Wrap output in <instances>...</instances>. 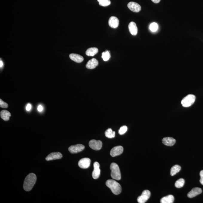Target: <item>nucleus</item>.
Segmentation results:
<instances>
[{
    "mask_svg": "<svg viewBox=\"0 0 203 203\" xmlns=\"http://www.w3.org/2000/svg\"><path fill=\"white\" fill-rule=\"evenodd\" d=\"M174 197L172 195H169L163 197L161 199V203H172L174 201Z\"/></svg>",
    "mask_w": 203,
    "mask_h": 203,
    "instance_id": "aec40b11",
    "label": "nucleus"
},
{
    "mask_svg": "<svg viewBox=\"0 0 203 203\" xmlns=\"http://www.w3.org/2000/svg\"><path fill=\"white\" fill-rule=\"evenodd\" d=\"M111 55L110 52L108 50H106V52H103L102 54V58L103 60L105 61H108L110 59Z\"/></svg>",
    "mask_w": 203,
    "mask_h": 203,
    "instance_id": "b1692460",
    "label": "nucleus"
},
{
    "mask_svg": "<svg viewBox=\"0 0 203 203\" xmlns=\"http://www.w3.org/2000/svg\"><path fill=\"white\" fill-rule=\"evenodd\" d=\"M36 181V176L35 174L30 173L28 175L25 179L23 188L25 191L29 192L34 186Z\"/></svg>",
    "mask_w": 203,
    "mask_h": 203,
    "instance_id": "f257e3e1",
    "label": "nucleus"
},
{
    "mask_svg": "<svg viewBox=\"0 0 203 203\" xmlns=\"http://www.w3.org/2000/svg\"><path fill=\"white\" fill-rule=\"evenodd\" d=\"M128 128L126 126H123L121 127L120 128L119 131V133L120 134V135H123L124 134H125L126 131H127Z\"/></svg>",
    "mask_w": 203,
    "mask_h": 203,
    "instance_id": "cd10ccee",
    "label": "nucleus"
},
{
    "mask_svg": "<svg viewBox=\"0 0 203 203\" xmlns=\"http://www.w3.org/2000/svg\"><path fill=\"white\" fill-rule=\"evenodd\" d=\"M154 3L158 4L160 2L161 0H151Z\"/></svg>",
    "mask_w": 203,
    "mask_h": 203,
    "instance_id": "473e14b6",
    "label": "nucleus"
},
{
    "mask_svg": "<svg viewBox=\"0 0 203 203\" xmlns=\"http://www.w3.org/2000/svg\"><path fill=\"white\" fill-rule=\"evenodd\" d=\"M162 142L164 145L169 146H172L175 144L176 140L172 137H165L162 140Z\"/></svg>",
    "mask_w": 203,
    "mask_h": 203,
    "instance_id": "dca6fc26",
    "label": "nucleus"
},
{
    "mask_svg": "<svg viewBox=\"0 0 203 203\" xmlns=\"http://www.w3.org/2000/svg\"><path fill=\"white\" fill-rule=\"evenodd\" d=\"M85 148V146L83 144H77L71 146L68 148V150L71 154H76L82 151Z\"/></svg>",
    "mask_w": 203,
    "mask_h": 203,
    "instance_id": "0eeeda50",
    "label": "nucleus"
},
{
    "mask_svg": "<svg viewBox=\"0 0 203 203\" xmlns=\"http://www.w3.org/2000/svg\"><path fill=\"white\" fill-rule=\"evenodd\" d=\"M196 97L193 94H188L184 97L181 101L182 106L184 107H188L192 106L195 103Z\"/></svg>",
    "mask_w": 203,
    "mask_h": 203,
    "instance_id": "20e7f679",
    "label": "nucleus"
},
{
    "mask_svg": "<svg viewBox=\"0 0 203 203\" xmlns=\"http://www.w3.org/2000/svg\"><path fill=\"white\" fill-rule=\"evenodd\" d=\"M200 176H201L200 182L201 184L203 185V170L201 171V172H200Z\"/></svg>",
    "mask_w": 203,
    "mask_h": 203,
    "instance_id": "c756f323",
    "label": "nucleus"
},
{
    "mask_svg": "<svg viewBox=\"0 0 203 203\" xmlns=\"http://www.w3.org/2000/svg\"><path fill=\"white\" fill-rule=\"evenodd\" d=\"M98 52V49L96 48H89L86 51V54L88 56H94Z\"/></svg>",
    "mask_w": 203,
    "mask_h": 203,
    "instance_id": "412c9836",
    "label": "nucleus"
},
{
    "mask_svg": "<svg viewBox=\"0 0 203 203\" xmlns=\"http://www.w3.org/2000/svg\"><path fill=\"white\" fill-rule=\"evenodd\" d=\"M43 108L42 105H39L37 107V110L39 112H41L43 111Z\"/></svg>",
    "mask_w": 203,
    "mask_h": 203,
    "instance_id": "2f4dec72",
    "label": "nucleus"
},
{
    "mask_svg": "<svg viewBox=\"0 0 203 203\" xmlns=\"http://www.w3.org/2000/svg\"><path fill=\"white\" fill-rule=\"evenodd\" d=\"M111 170V176L112 178L117 180H120L121 179V173L119 166L117 164L112 163L110 165Z\"/></svg>",
    "mask_w": 203,
    "mask_h": 203,
    "instance_id": "7ed1b4c3",
    "label": "nucleus"
},
{
    "mask_svg": "<svg viewBox=\"0 0 203 203\" xmlns=\"http://www.w3.org/2000/svg\"><path fill=\"white\" fill-rule=\"evenodd\" d=\"M97 1L99 5L103 7H107L111 4L110 0H97Z\"/></svg>",
    "mask_w": 203,
    "mask_h": 203,
    "instance_id": "a878e982",
    "label": "nucleus"
},
{
    "mask_svg": "<svg viewBox=\"0 0 203 203\" xmlns=\"http://www.w3.org/2000/svg\"><path fill=\"white\" fill-rule=\"evenodd\" d=\"M128 28L130 33L133 36H136L137 34L138 29L135 22H131L128 26Z\"/></svg>",
    "mask_w": 203,
    "mask_h": 203,
    "instance_id": "f3484780",
    "label": "nucleus"
},
{
    "mask_svg": "<svg viewBox=\"0 0 203 203\" xmlns=\"http://www.w3.org/2000/svg\"><path fill=\"white\" fill-rule=\"evenodd\" d=\"M100 173V165L97 162H94V170L92 173V176L93 179L98 178Z\"/></svg>",
    "mask_w": 203,
    "mask_h": 203,
    "instance_id": "f8f14e48",
    "label": "nucleus"
},
{
    "mask_svg": "<svg viewBox=\"0 0 203 203\" xmlns=\"http://www.w3.org/2000/svg\"><path fill=\"white\" fill-rule=\"evenodd\" d=\"M123 149L122 146H117L113 147L110 151L111 155L112 157L120 155L123 152Z\"/></svg>",
    "mask_w": 203,
    "mask_h": 203,
    "instance_id": "1a4fd4ad",
    "label": "nucleus"
},
{
    "mask_svg": "<svg viewBox=\"0 0 203 203\" xmlns=\"http://www.w3.org/2000/svg\"><path fill=\"white\" fill-rule=\"evenodd\" d=\"M89 145L90 148L93 149L98 150L101 149L103 143L100 141L92 140L90 141L89 143Z\"/></svg>",
    "mask_w": 203,
    "mask_h": 203,
    "instance_id": "423d86ee",
    "label": "nucleus"
},
{
    "mask_svg": "<svg viewBox=\"0 0 203 203\" xmlns=\"http://www.w3.org/2000/svg\"><path fill=\"white\" fill-rule=\"evenodd\" d=\"M69 57L71 59L76 62L81 63L84 61V58L77 54H71L69 55Z\"/></svg>",
    "mask_w": 203,
    "mask_h": 203,
    "instance_id": "a211bd4d",
    "label": "nucleus"
},
{
    "mask_svg": "<svg viewBox=\"0 0 203 203\" xmlns=\"http://www.w3.org/2000/svg\"><path fill=\"white\" fill-rule=\"evenodd\" d=\"M106 184L110 188L112 193L115 195H118L122 192V187L120 184L116 181L109 179L106 181Z\"/></svg>",
    "mask_w": 203,
    "mask_h": 203,
    "instance_id": "f03ea898",
    "label": "nucleus"
},
{
    "mask_svg": "<svg viewBox=\"0 0 203 203\" xmlns=\"http://www.w3.org/2000/svg\"><path fill=\"white\" fill-rule=\"evenodd\" d=\"M128 7L130 10L134 12L138 13L141 11V7L139 4L133 2H131L128 4Z\"/></svg>",
    "mask_w": 203,
    "mask_h": 203,
    "instance_id": "9d476101",
    "label": "nucleus"
},
{
    "mask_svg": "<svg viewBox=\"0 0 203 203\" xmlns=\"http://www.w3.org/2000/svg\"><path fill=\"white\" fill-rule=\"evenodd\" d=\"M150 192L148 190H145L143 192L141 196L137 198V201L139 203H144L149 199Z\"/></svg>",
    "mask_w": 203,
    "mask_h": 203,
    "instance_id": "39448f33",
    "label": "nucleus"
},
{
    "mask_svg": "<svg viewBox=\"0 0 203 203\" xmlns=\"http://www.w3.org/2000/svg\"><path fill=\"white\" fill-rule=\"evenodd\" d=\"M0 116L1 118L4 121H7L9 120L10 117L11 116V114L8 111L3 110L1 112Z\"/></svg>",
    "mask_w": 203,
    "mask_h": 203,
    "instance_id": "6ab92c4d",
    "label": "nucleus"
},
{
    "mask_svg": "<svg viewBox=\"0 0 203 203\" xmlns=\"http://www.w3.org/2000/svg\"><path fill=\"white\" fill-rule=\"evenodd\" d=\"M91 160L88 158L81 159L78 162V166L82 169H87L90 167Z\"/></svg>",
    "mask_w": 203,
    "mask_h": 203,
    "instance_id": "6e6552de",
    "label": "nucleus"
},
{
    "mask_svg": "<svg viewBox=\"0 0 203 203\" xmlns=\"http://www.w3.org/2000/svg\"><path fill=\"white\" fill-rule=\"evenodd\" d=\"M181 170V167L178 165L174 166L171 169L170 174L172 176H174L176 173H178Z\"/></svg>",
    "mask_w": 203,
    "mask_h": 203,
    "instance_id": "4be33fe9",
    "label": "nucleus"
},
{
    "mask_svg": "<svg viewBox=\"0 0 203 203\" xmlns=\"http://www.w3.org/2000/svg\"><path fill=\"white\" fill-rule=\"evenodd\" d=\"M8 105L7 103H5V102L3 101L2 99H0V107L2 108H5L7 109L8 108Z\"/></svg>",
    "mask_w": 203,
    "mask_h": 203,
    "instance_id": "c85d7f7f",
    "label": "nucleus"
},
{
    "mask_svg": "<svg viewBox=\"0 0 203 203\" xmlns=\"http://www.w3.org/2000/svg\"><path fill=\"white\" fill-rule=\"evenodd\" d=\"M105 135L108 138H113L115 136V132L112 131L111 128H109L105 132Z\"/></svg>",
    "mask_w": 203,
    "mask_h": 203,
    "instance_id": "5701e85b",
    "label": "nucleus"
},
{
    "mask_svg": "<svg viewBox=\"0 0 203 203\" xmlns=\"http://www.w3.org/2000/svg\"><path fill=\"white\" fill-rule=\"evenodd\" d=\"M32 108L31 105L30 104V103H28L26 106V110L28 111V112H29L30 110H31Z\"/></svg>",
    "mask_w": 203,
    "mask_h": 203,
    "instance_id": "7c9ffc66",
    "label": "nucleus"
},
{
    "mask_svg": "<svg viewBox=\"0 0 203 203\" xmlns=\"http://www.w3.org/2000/svg\"><path fill=\"white\" fill-rule=\"evenodd\" d=\"M202 192L201 188L198 187L194 188L190 192L188 193L187 196L190 198H193L197 195H200Z\"/></svg>",
    "mask_w": 203,
    "mask_h": 203,
    "instance_id": "ddd939ff",
    "label": "nucleus"
},
{
    "mask_svg": "<svg viewBox=\"0 0 203 203\" xmlns=\"http://www.w3.org/2000/svg\"><path fill=\"white\" fill-rule=\"evenodd\" d=\"M62 157V154L59 152H55L51 153L46 157V160L48 161L60 159Z\"/></svg>",
    "mask_w": 203,
    "mask_h": 203,
    "instance_id": "9b49d317",
    "label": "nucleus"
},
{
    "mask_svg": "<svg viewBox=\"0 0 203 203\" xmlns=\"http://www.w3.org/2000/svg\"><path fill=\"white\" fill-rule=\"evenodd\" d=\"M149 28L150 30L152 32H155L157 31L158 29V25L155 22L152 23L150 25Z\"/></svg>",
    "mask_w": 203,
    "mask_h": 203,
    "instance_id": "bb28decb",
    "label": "nucleus"
},
{
    "mask_svg": "<svg viewBox=\"0 0 203 203\" xmlns=\"http://www.w3.org/2000/svg\"><path fill=\"white\" fill-rule=\"evenodd\" d=\"M185 184V180L183 178H181L176 181L175 183V186L177 188H181L184 186Z\"/></svg>",
    "mask_w": 203,
    "mask_h": 203,
    "instance_id": "393cba45",
    "label": "nucleus"
},
{
    "mask_svg": "<svg viewBox=\"0 0 203 203\" xmlns=\"http://www.w3.org/2000/svg\"><path fill=\"white\" fill-rule=\"evenodd\" d=\"M3 66V63L2 61L1 60V61H0V67L1 68H2V67Z\"/></svg>",
    "mask_w": 203,
    "mask_h": 203,
    "instance_id": "72a5a7b5",
    "label": "nucleus"
},
{
    "mask_svg": "<svg viewBox=\"0 0 203 203\" xmlns=\"http://www.w3.org/2000/svg\"><path fill=\"white\" fill-rule=\"evenodd\" d=\"M109 27L112 28H116L119 25V20L117 17L112 16L109 19Z\"/></svg>",
    "mask_w": 203,
    "mask_h": 203,
    "instance_id": "4468645a",
    "label": "nucleus"
},
{
    "mask_svg": "<svg viewBox=\"0 0 203 203\" xmlns=\"http://www.w3.org/2000/svg\"><path fill=\"white\" fill-rule=\"evenodd\" d=\"M98 64V61L97 59L95 58H92L87 62L86 65V67L88 69H94L97 66Z\"/></svg>",
    "mask_w": 203,
    "mask_h": 203,
    "instance_id": "2eb2a0df",
    "label": "nucleus"
}]
</instances>
